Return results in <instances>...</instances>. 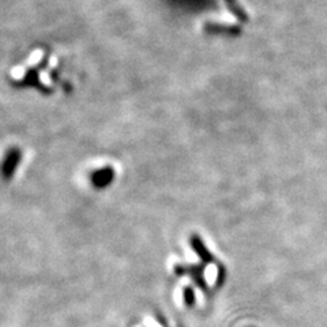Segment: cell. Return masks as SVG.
Returning a JSON list of instances; mask_svg holds the SVG:
<instances>
[{"label":"cell","mask_w":327,"mask_h":327,"mask_svg":"<svg viewBox=\"0 0 327 327\" xmlns=\"http://www.w3.org/2000/svg\"><path fill=\"white\" fill-rule=\"evenodd\" d=\"M190 244H191L192 251L195 252L198 258L202 260V263L210 264L214 262V256L212 255V252L209 251L208 247L205 246L203 240L200 239L199 235H192L190 237Z\"/></svg>","instance_id":"cell-1"},{"label":"cell","mask_w":327,"mask_h":327,"mask_svg":"<svg viewBox=\"0 0 327 327\" xmlns=\"http://www.w3.org/2000/svg\"><path fill=\"white\" fill-rule=\"evenodd\" d=\"M175 273L177 275H191L192 279L199 285L203 291L208 289L206 281L203 278V270L199 266H184V264H177L175 266Z\"/></svg>","instance_id":"cell-2"},{"label":"cell","mask_w":327,"mask_h":327,"mask_svg":"<svg viewBox=\"0 0 327 327\" xmlns=\"http://www.w3.org/2000/svg\"><path fill=\"white\" fill-rule=\"evenodd\" d=\"M113 179H115V171L111 167H105L103 169H98V171L93 172L92 175L93 186H94V188H98V190L108 187L109 184L113 181Z\"/></svg>","instance_id":"cell-3"},{"label":"cell","mask_w":327,"mask_h":327,"mask_svg":"<svg viewBox=\"0 0 327 327\" xmlns=\"http://www.w3.org/2000/svg\"><path fill=\"white\" fill-rule=\"evenodd\" d=\"M21 160V152L18 149H12L7 154V157L4 158L3 162V175L6 179H11L14 172H15L18 163Z\"/></svg>","instance_id":"cell-4"},{"label":"cell","mask_w":327,"mask_h":327,"mask_svg":"<svg viewBox=\"0 0 327 327\" xmlns=\"http://www.w3.org/2000/svg\"><path fill=\"white\" fill-rule=\"evenodd\" d=\"M195 292L191 287H186L183 289V301L188 308H192L195 305Z\"/></svg>","instance_id":"cell-5"},{"label":"cell","mask_w":327,"mask_h":327,"mask_svg":"<svg viewBox=\"0 0 327 327\" xmlns=\"http://www.w3.org/2000/svg\"><path fill=\"white\" fill-rule=\"evenodd\" d=\"M225 277H227V273H225V268L219 264L218 266V274H217V279H216V285L217 287H221L225 281Z\"/></svg>","instance_id":"cell-6"}]
</instances>
